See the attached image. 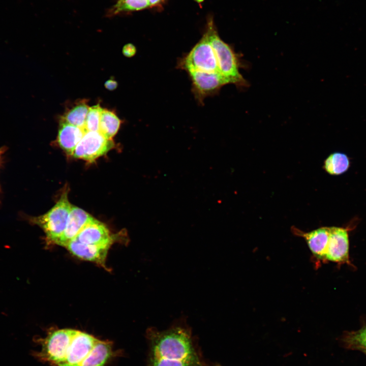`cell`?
Masks as SVG:
<instances>
[{"instance_id":"2e32d148","label":"cell","mask_w":366,"mask_h":366,"mask_svg":"<svg viewBox=\"0 0 366 366\" xmlns=\"http://www.w3.org/2000/svg\"><path fill=\"white\" fill-rule=\"evenodd\" d=\"M121 120L111 111L103 109L100 116L99 130L106 138L111 139L119 130Z\"/></svg>"},{"instance_id":"cb8c5ba5","label":"cell","mask_w":366,"mask_h":366,"mask_svg":"<svg viewBox=\"0 0 366 366\" xmlns=\"http://www.w3.org/2000/svg\"><path fill=\"white\" fill-rule=\"evenodd\" d=\"M167 0H148L150 7H162Z\"/></svg>"},{"instance_id":"d6986e66","label":"cell","mask_w":366,"mask_h":366,"mask_svg":"<svg viewBox=\"0 0 366 366\" xmlns=\"http://www.w3.org/2000/svg\"><path fill=\"white\" fill-rule=\"evenodd\" d=\"M343 342L347 348L361 350L366 354V326L347 332L343 337Z\"/></svg>"},{"instance_id":"ac0fdd59","label":"cell","mask_w":366,"mask_h":366,"mask_svg":"<svg viewBox=\"0 0 366 366\" xmlns=\"http://www.w3.org/2000/svg\"><path fill=\"white\" fill-rule=\"evenodd\" d=\"M350 161L346 155L341 152H334L329 155L324 162L325 171L331 175H340L349 168Z\"/></svg>"},{"instance_id":"d4e9b609","label":"cell","mask_w":366,"mask_h":366,"mask_svg":"<svg viewBox=\"0 0 366 366\" xmlns=\"http://www.w3.org/2000/svg\"><path fill=\"white\" fill-rule=\"evenodd\" d=\"M4 149H2V148L0 149V164H1V156L4 151Z\"/></svg>"},{"instance_id":"ffe728a7","label":"cell","mask_w":366,"mask_h":366,"mask_svg":"<svg viewBox=\"0 0 366 366\" xmlns=\"http://www.w3.org/2000/svg\"><path fill=\"white\" fill-rule=\"evenodd\" d=\"M150 7L148 0H118L112 9L113 14L136 11Z\"/></svg>"},{"instance_id":"603a6c76","label":"cell","mask_w":366,"mask_h":366,"mask_svg":"<svg viewBox=\"0 0 366 366\" xmlns=\"http://www.w3.org/2000/svg\"><path fill=\"white\" fill-rule=\"evenodd\" d=\"M117 86V82L113 79L108 80L105 83V87L106 89L110 90H112L116 89Z\"/></svg>"},{"instance_id":"8992f818","label":"cell","mask_w":366,"mask_h":366,"mask_svg":"<svg viewBox=\"0 0 366 366\" xmlns=\"http://www.w3.org/2000/svg\"><path fill=\"white\" fill-rule=\"evenodd\" d=\"M113 146V140L105 138L99 131L87 132L76 146L72 156L92 162Z\"/></svg>"},{"instance_id":"30bf717a","label":"cell","mask_w":366,"mask_h":366,"mask_svg":"<svg viewBox=\"0 0 366 366\" xmlns=\"http://www.w3.org/2000/svg\"><path fill=\"white\" fill-rule=\"evenodd\" d=\"M117 236L111 234L104 224L93 218L73 239L85 244L111 246Z\"/></svg>"},{"instance_id":"5b68a950","label":"cell","mask_w":366,"mask_h":366,"mask_svg":"<svg viewBox=\"0 0 366 366\" xmlns=\"http://www.w3.org/2000/svg\"><path fill=\"white\" fill-rule=\"evenodd\" d=\"M74 329H50L44 338L36 342L41 345L40 351L33 352L34 357L40 361L58 366L64 360Z\"/></svg>"},{"instance_id":"ba28073f","label":"cell","mask_w":366,"mask_h":366,"mask_svg":"<svg viewBox=\"0 0 366 366\" xmlns=\"http://www.w3.org/2000/svg\"><path fill=\"white\" fill-rule=\"evenodd\" d=\"M98 340L89 334L74 330L65 358L58 366H81Z\"/></svg>"},{"instance_id":"9c48e42d","label":"cell","mask_w":366,"mask_h":366,"mask_svg":"<svg viewBox=\"0 0 366 366\" xmlns=\"http://www.w3.org/2000/svg\"><path fill=\"white\" fill-rule=\"evenodd\" d=\"M349 249L347 230L341 227H330L325 260L349 263Z\"/></svg>"},{"instance_id":"7a4b0ae2","label":"cell","mask_w":366,"mask_h":366,"mask_svg":"<svg viewBox=\"0 0 366 366\" xmlns=\"http://www.w3.org/2000/svg\"><path fill=\"white\" fill-rule=\"evenodd\" d=\"M204 34L216 52L220 73L227 83H233L239 87L248 86V82L239 71V68L243 66L240 55L234 51L231 45L220 38L211 17L208 19Z\"/></svg>"},{"instance_id":"8fae6325","label":"cell","mask_w":366,"mask_h":366,"mask_svg":"<svg viewBox=\"0 0 366 366\" xmlns=\"http://www.w3.org/2000/svg\"><path fill=\"white\" fill-rule=\"evenodd\" d=\"M110 245H95L71 240L66 248L74 256L83 260L95 262L105 268L106 258Z\"/></svg>"},{"instance_id":"7c38bea8","label":"cell","mask_w":366,"mask_h":366,"mask_svg":"<svg viewBox=\"0 0 366 366\" xmlns=\"http://www.w3.org/2000/svg\"><path fill=\"white\" fill-rule=\"evenodd\" d=\"M93 218L85 211L72 205L65 230L55 244L66 247Z\"/></svg>"},{"instance_id":"44dd1931","label":"cell","mask_w":366,"mask_h":366,"mask_svg":"<svg viewBox=\"0 0 366 366\" xmlns=\"http://www.w3.org/2000/svg\"><path fill=\"white\" fill-rule=\"evenodd\" d=\"M103 109L99 104L89 108L83 127L87 132L99 131L100 116Z\"/></svg>"},{"instance_id":"52a82bcc","label":"cell","mask_w":366,"mask_h":366,"mask_svg":"<svg viewBox=\"0 0 366 366\" xmlns=\"http://www.w3.org/2000/svg\"><path fill=\"white\" fill-rule=\"evenodd\" d=\"M186 72L191 81V91L196 101L202 105L206 98L218 94L221 88L228 84L225 79L218 74L194 70Z\"/></svg>"},{"instance_id":"9a60e30c","label":"cell","mask_w":366,"mask_h":366,"mask_svg":"<svg viewBox=\"0 0 366 366\" xmlns=\"http://www.w3.org/2000/svg\"><path fill=\"white\" fill-rule=\"evenodd\" d=\"M113 354L112 343L98 339L93 350L81 366H104Z\"/></svg>"},{"instance_id":"277c9868","label":"cell","mask_w":366,"mask_h":366,"mask_svg":"<svg viewBox=\"0 0 366 366\" xmlns=\"http://www.w3.org/2000/svg\"><path fill=\"white\" fill-rule=\"evenodd\" d=\"M177 67L186 71L194 70L221 75L216 52L204 34L189 52L178 59Z\"/></svg>"},{"instance_id":"4fadbf2b","label":"cell","mask_w":366,"mask_h":366,"mask_svg":"<svg viewBox=\"0 0 366 366\" xmlns=\"http://www.w3.org/2000/svg\"><path fill=\"white\" fill-rule=\"evenodd\" d=\"M296 235L303 237L313 255L317 259L325 260L326 247L330 234V227H321L312 231L304 233L293 228Z\"/></svg>"},{"instance_id":"6da1fadb","label":"cell","mask_w":366,"mask_h":366,"mask_svg":"<svg viewBox=\"0 0 366 366\" xmlns=\"http://www.w3.org/2000/svg\"><path fill=\"white\" fill-rule=\"evenodd\" d=\"M146 336L150 346L147 366H207L184 321L163 331L150 328Z\"/></svg>"},{"instance_id":"7402d4cb","label":"cell","mask_w":366,"mask_h":366,"mask_svg":"<svg viewBox=\"0 0 366 366\" xmlns=\"http://www.w3.org/2000/svg\"><path fill=\"white\" fill-rule=\"evenodd\" d=\"M122 52L125 56L131 57L135 54L136 48L133 44L129 43L124 46Z\"/></svg>"},{"instance_id":"5bb4252c","label":"cell","mask_w":366,"mask_h":366,"mask_svg":"<svg viewBox=\"0 0 366 366\" xmlns=\"http://www.w3.org/2000/svg\"><path fill=\"white\" fill-rule=\"evenodd\" d=\"M87 132L84 128L79 127L60 119L57 137L60 147L70 156Z\"/></svg>"},{"instance_id":"e0dca14e","label":"cell","mask_w":366,"mask_h":366,"mask_svg":"<svg viewBox=\"0 0 366 366\" xmlns=\"http://www.w3.org/2000/svg\"><path fill=\"white\" fill-rule=\"evenodd\" d=\"M89 108L85 101L78 102L65 112L61 119L73 125L83 128Z\"/></svg>"},{"instance_id":"3957f363","label":"cell","mask_w":366,"mask_h":366,"mask_svg":"<svg viewBox=\"0 0 366 366\" xmlns=\"http://www.w3.org/2000/svg\"><path fill=\"white\" fill-rule=\"evenodd\" d=\"M72 205L65 191L56 204L46 213L29 220L44 231L48 243L55 244L66 227Z\"/></svg>"}]
</instances>
